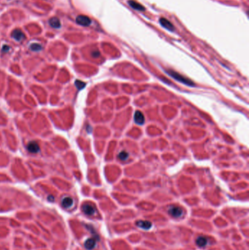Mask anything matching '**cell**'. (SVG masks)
<instances>
[{
  "label": "cell",
  "instance_id": "obj_8",
  "mask_svg": "<svg viewBox=\"0 0 249 250\" xmlns=\"http://www.w3.org/2000/svg\"><path fill=\"white\" fill-rule=\"evenodd\" d=\"M136 224L140 228H142V229L144 230H149L152 227V223L149 222V221H137Z\"/></svg>",
  "mask_w": 249,
  "mask_h": 250
},
{
  "label": "cell",
  "instance_id": "obj_11",
  "mask_svg": "<svg viewBox=\"0 0 249 250\" xmlns=\"http://www.w3.org/2000/svg\"><path fill=\"white\" fill-rule=\"evenodd\" d=\"M62 204L64 207L68 209V208H70L73 205V200L70 197H65L62 199Z\"/></svg>",
  "mask_w": 249,
  "mask_h": 250
},
{
  "label": "cell",
  "instance_id": "obj_10",
  "mask_svg": "<svg viewBox=\"0 0 249 250\" xmlns=\"http://www.w3.org/2000/svg\"><path fill=\"white\" fill-rule=\"evenodd\" d=\"M85 247L87 249L91 250L93 249L96 246V240L93 239V238H91V239H88L86 241H85Z\"/></svg>",
  "mask_w": 249,
  "mask_h": 250
},
{
  "label": "cell",
  "instance_id": "obj_16",
  "mask_svg": "<svg viewBox=\"0 0 249 250\" xmlns=\"http://www.w3.org/2000/svg\"><path fill=\"white\" fill-rule=\"evenodd\" d=\"M30 48L33 51H39L42 49V46L40 44H38V43H34V44H32L30 46Z\"/></svg>",
  "mask_w": 249,
  "mask_h": 250
},
{
  "label": "cell",
  "instance_id": "obj_6",
  "mask_svg": "<svg viewBox=\"0 0 249 250\" xmlns=\"http://www.w3.org/2000/svg\"><path fill=\"white\" fill-rule=\"evenodd\" d=\"M12 37L17 41H21L25 38V35L23 32L20 29H15L12 33Z\"/></svg>",
  "mask_w": 249,
  "mask_h": 250
},
{
  "label": "cell",
  "instance_id": "obj_9",
  "mask_svg": "<svg viewBox=\"0 0 249 250\" xmlns=\"http://www.w3.org/2000/svg\"><path fill=\"white\" fill-rule=\"evenodd\" d=\"M159 21H160V23L161 25L162 26H164V28H166V29H169V30H171V31H172L173 29H174V26H172V24L168 20L165 19V18H161L160 20H159Z\"/></svg>",
  "mask_w": 249,
  "mask_h": 250
},
{
  "label": "cell",
  "instance_id": "obj_13",
  "mask_svg": "<svg viewBox=\"0 0 249 250\" xmlns=\"http://www.w3.org/2000/svg\"><path fill=\"white\" fill-rule=\"evenodd\" d=\"M128 2H129V5H130V7H132L134 9L137 10V11H145V8L143 6H142L140 3L134 1V0H130Z\"/></svg>",
  "mask_w": 249,
  "mask_h": 250
},
{
  "label": "cell",
  "instance_id": "obj_15",
  "mask_svg": "<svg viewBox=\"0 0 249 250\" xmlns=\"http://www.w3.org/2000/svg\"><path fill=\"white\" fill-rule=\"evenodd\" d=\"M118 158L122 161H125L129 158V153L125 151H122L118 154Z\"/></svg>",
  "mask_w": 249,
  "mask_h": 250
},
{
  "label": "cell",
  "instance_id": "obj_12",
  "mask_svg": "<svg viewBox=\"0 0 249 250\" xmlns=\"http://www.w3.org/2000/svg\"><path fill=\"white\" fill-rule=\"evenodd\" d=\"M196 244L200 247H204L208 244V239L204 236H200L196 240Z\"/></svg>",
  "mask_w": 249,
  "mask_h": 250
},
{
  "label": "cell",
  "instance_id": "obj_19",
  "mask_svg": "<svg viewBox=\"0 0 249 250\" xmlns=\"http://www.w3.org/2000/svg\"><path fill=\"white\" fill-rule=\"evenodd\" d=\"M48 200L49 201H50V202H52V201L54 200V197H53V196H52V195H49V196H48Z\"/></svg>",
  "mask_w": 249,
  "mask_h": 250
},
{
  "label": "cell",
  "instance_id": "obj_3",
  "mask_svg": "<svg viewBox=\"0 0 249 250\" xmlns=\"http://www.w3.org/2000/svg\"><path fill=\"white\" fill-rule=\"evenodd\" d=\"M76 22L78 24L80 25V26H88L91 24L92 21H91V19L88 16L80 15V16H78V17L76 18Z\"/></svg>",
  "mask_w": 249,
  "mask_h": 250
},
{
  "label": "cell",
  "instance_id": "obj_7",
  "mask_svg": "<svg viewBox=\"0 0 249 250\" xmlns=\"http://www.w3.org/2000/svg\"><path fill=\"white\" fill-rule=\"evenodd\" d=\"M134 122L138 125H142L145 122V117L140 111H136L134 113Z\"/></svg>",
  "mask_w": 249,
  "mask_h": 250
},
{
  "label": "cell",
  "instance_id": "obj_18",
  "mask_svg": "<svg viewBox=\"0 0 249 250\" xmlns=\"http://www.w3.org/2000/svg\"><path fill=\"white\" fill-rule=\"evenodd\" d=\"M92 56H94V57H97V56H100V52H99L98 51H94V53H92Z\"/></svg>",
  "mask_w": 249,
  "mask_h": 250
},
{
  "label": "cell",
  "instance_id": "obj_4",
  "mask_svg": "<svg viewBox=\"0 0 249 250\" xmlns=\"http://www.w3.org/2000/svg\"><path fill=\"white\" fill-rule=\"evenodd\" d=\"M83 211L86 214L89 216H92L95 213V208L91 204H84L82 207Z\"/></svg>",
  "mask_w": 249,
  "mask_h": 250
},
{
  "label": "cell",
  "instance_id": "obj_1",
  "mask_svg": "<svg viewBox=\"0 0 249 250\" xmlns=\"http://www.w3.org/2000/svg\"><path fill=\"white\" fill-rule=\"evenodd\" d=\"M166 73L170 75L171 77H172L173 78H175V79L177 80L178 81L183 83V84L190 86H194V83H193L191 80L187 79L186 78L183 77V75L178 74V73H176L175 71H172V70H166Z\"/></svg>",
  "mask_w": 249,
  "mask_h": 250
},
{
  "label": "cell",
  "instance_id": "obj_2",
  "mask_svg": "<svg viewBox=\"0 0 249 250\" xmlns=\"http://www.w3.org/2000/svg\"><path fill=\"white\" fill-rule=\"evenodd\" d=\"M168 212H169V214H170L172 216H173V217L178 218V217H180V216H182L183 211V209H181V207L173 206L169 208Z\"/></svg>",
  "mask_w": 249,
  "mask_h": 250
},
{
  "label": "cell",
  "instance_id": "obj_14",
  "mask_svg": "<svg viewBox=\"0 0 249 250\" xmlns=\"http://www.w3.org/2000/svg\"><path fill=\"white\" fill-rule=\"evenodd\" d=\"M49 24L52 27L55 29H58L61 27V23H60L59 19H58V18L53 17L50 18L49 20Z\"/></svg>",
  "mask_w": 249,
  "mask_h": 250
},
{
  "label": "cell",
  "instance_id": "obj_5",
  "mask_svg": "<svg viewBox=\"0 0 249 250\" xmlns=\"http://www.w3.org/2000/svg\"><path fill=\"white\" fill-rule=\"evenodd\" d=\"M27 149L28 152H31V153H33V154L38 153V152L40 151V146L37 142L32 141L28 144Z\"/></svg>",
  "mask_w": 249,
  "mask_h": 250
},
{
  "label": "cell",
  "instance_id": "obj_17",
  "mask_svg": "<svg viewBox=\"0 0 249 250\" xmlns=\"http://www.w3.org/2000/svg\"><path fill=\"white\" fill-rule=\"evenodd\" d=\"M75 86H76V87L79 90L82 89H83L84 87L86 86V83H84V82L81 81V80H75Z\"/></svg>",
  "mask_w": 249,
  "mask_h": 250
}]
</instances>
